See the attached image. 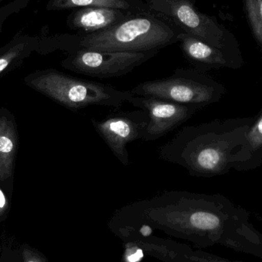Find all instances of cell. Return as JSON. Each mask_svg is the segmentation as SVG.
<instances>
[{
	"label": "cell",
	"instance_id": "obj_1",
	"mask_svg": "<svg viewBox=\"0 0 262 262\" xmlns=\"http://www.w3.org/2000/svg\"><path fill=\"white\" fill-rule=\"evenodd\" d=\"M23 81L28 87L74 112L91 106L118 109L133 97L130 91L75 78L53 69L32 72Z\"/></svg>",
	"mask_w": 262,
	"mask_h": 262
},
{
	"label": "cell",
	"instance_id": "obj_2",
	"mask_svg": "<svg viewBox=\"0 0 262 262\" xmlns=\"http://www.w3.org/2000/svg\"><path fill=\"white\" fill-rule=\"evenodd\" d=\"M178 35L158 18L126 17L110 28L84 35L80 40L79 49L101 52H152L175 43Z\"/></svg>",
	"mask_w": 262,
	"mask_h": 262
},
{
	"label": "cell",
	"instance_id": "obj_3",
	"mask_svg": "<svg viewBox=\"0 0 262 262\" xmlns=\"http://www.w3.org/2000/svg\"><path fill=\"white\" fill-rule=\"evenodd\" d=\"M134 95L152 97L185 105L203 107L216 101L218 84L193 69H177L170 76L140 83L130 90Z\"/></svg>",
	"mask_w": 262,
	"mask_h": 262
},
{
	"label": "cell",
	"instance_id": "obj_4",
	"mask_svg": "<svg viewBox=\"0 0 262 262\" xmlns=\"http://www.w3.org/2000/svg\"><path fill=\"white\" fill-rule=\"evenodd\" d=\"M157 52H101L79 49L63 60L61 66L75 73L93 78H117L130 73Z\"/></svg>",
	"mask_w": 262,
	"mask_h": 262
},
{
	"label": "cell",
	"instance_id": "obj_5",
	"mask_svg": "<svg viewBox=\"0 0 262 262\" xmlns=\"http://www.w3.org/2000/svg\"><path fill=\"white\" fill-rule=\"evenodd\" d=\"M92 125L110 148L118 161L130 164L127 145L143 138L149 122L147 112L142 109L114 112L102 120L92 118Z\"/></svg>",
	"mask_w": 262,
	"mask_h": 262
},
{
	"label": "cell",
	"instance_id": "obj_6",
	"mask_svg": "<svg viewBox=\"0 0 262 262\" xmlns=\"http://www.w3.org/2000/svg\"><path fill=\"white\" fill-rule=\"evenodd\" d=\"M134 107L147 112L149 122L142 140L154 141L164 137L190 119L200 107L172 101L133 95L129 101Z\"/></svg>",
	"mask_w": 262,
	"mask_h": 262
},
{
	"label": "cell",
	"instance_id": "obj_7",
	"mask_svg": "<svg viewBox=\"0 0 262 262\" xmlns=\"http://www.w3.org/2000/svg\"><path fill=\"white\" fill-rule=\"evenodd\" d=\"M154 7L172 17L186 33L220 49L223 32L210 18L197 12L188 0H154Z\"/></svg>",
	"mask_w": 262,
	"mask_h": 262
},
{
	"label": "cell",
	"instance_id": "obj_8",
	"mask_svg": "<svg viewBox=\"0 0 262 262\" xmlns=\"http://www.w3.org/2000/svg\"><path fill=\"white\" fill-rule=\"evenodd\" d=\"M18 143V126L13 114L6 107H0V186L9 194L13 188Z\"/></svg>",
	"mask_w": 262,
	"mask_h": 262
},
{
	"label": "cell",
	"instance_id": "obj_9",
	"mask_svg": "<svg viewBox=\"0 0 262 262\" xmlns=\"http://www.w3.org/2000/svg\"><path fill=\"white\" fill-rule=\"evenodd\" d=\"M40 42L37 36L18 33L0 48V78L19 68L33 52H38Z\"/></svg>",
	"mask_w": 262,
	"mask_h": 262
},
{
	"label": "cell",
	"instance_id": "obj_10",
	"mask_svg": "<svg viewBox=\"0 0 262 262\" xmlns=\"http://www.w3.org/2000/svg\"><path fill=\"white\" fill-rule=\"evenodd\" d=\"M125 11L107 7H85L72 17L74 27L90 33L110 28L126 18Z\"/></svg>",
	"mask_w": 262,
	"mask_h": 262
},
{
	"label": "cell",
	"instance_id": "obj_11",
	"mask_svg": "<svg viewBox=\"0 0 262 262\" xmlns=\"http://www.w3.org/2000/svg\"><path fill=\"white\" fill-rule=\"evenodd\" d=\"M178 40L186 58L195 66H213L226 64L223 53L217 48L188 33H180Z\"/></svg>",
	"mask_w": 262,
	"mask_h": 262
},
{
	"label": "cell",
	"instance_id": "obj_12",
	"mask_svg": "<svg viewBox=\"0 0 262 262\" xmlns=\"http://www.w3.org/2000/svg\"><path fill=\"white\" fill-rule=\"evenodd\" d=\"M77 7H107L127 10L130 5L126 0H49L48 10H61Z\"/></svg>",
	"mask_w": 262,
	"mask_h": 262
},
{
	"label": "cell",
	"instance_id": "obj_13",
	"mask_svg": "<svg viewBox=\"0 0 262 262\" xmlns=\"http://www.w3.org/2000/svg\"><path fill=\"white\" fill-rule=\"evenodd\" d=\"M189 221L195 229L211 230L216 229L220 220L216 215L204 210H193L189 212Z\"/></svg>",
	"mask_w": 262,
	"mask_h": 262
},
{
	"label": "cell",
	"instance_id": "obj_14",
	"mask_svg": "<svg viewBox=\"0 0 262 262\" xmlns=\"http://www.w3.org/2000/svg\"><path fill=\"white\" fill-rule=\"evenodd\" d=\"M246 5L252 30L262 46V0H246Z\"/></svg>",
	"mask_w": 262,
	"mask_h": 262
},
{
	"label": "cell",
	"instance_id": "obj_15",
	"mask_svg": "<svg viewBox=\"0 0 262 262\" xmlns=\"http://www.w3.org/2000/svg\"><path fill=\"white\" fill-rule=\"evenodd\" d=\"M29 2L30 0H13L0 8V33L3 31V26L7 18L19 12L29 4Z\"/></svg>",
	"mask_w": 262,
	"mask_h": 262
},
{
	"label": "cell",
	"instance_id": "obj_16",
	"mask_svg": "<svg viewBox=\"0 0 262 262\" xmlns=\"http://www.w3.org/2000/svg\"><path fill=\"white\" fill-rule=\"evenodd\" d=\"M247 140L252 149H258L262 146V116L248 134Z\"/></svg>",
	"mask_w": 262,
	"mask_h": 262
},
{
	"label": "cell",
	"instance_id": "obj_17",
	"mask_svg": "<svg viewBox=\"0 0 262 262\" xmlns=\"http://www.w3.org/2000/svg\"><path fill=\"white\" fill-rule=\"evenodd\" d=\"M9 207L6 191L0 186V217L3 216L7 212Z\"/></svg>",
	"mask_w": 262,
	"mask_h": 262
},
{
	"label": "cell",
	"instance_id": "obj_18",
	"mask_svg": "<svg viewBox=\"0 0 262 262\" xmlns=\"http://www.w3.org/2000/svg\"><path fill=\"white\" fill-rule=\"evenodd\" d=\"M142 257H143V253H142L141 250H139L138 252L134 254V255H130V256L127 258V259H128L129 262H137L141 259Z\"/></svg>",
	"mask_w": 262,
	"mask_h": 262
},
{
	"label": "cell",
	"instance_id": "obj_19",
	"mask_svg": "<svg viewBox=\"0 0 262 262\" xmlns=\"http://www.w3.org/2000/svg\"><path fill=\"white\" fill-rule=\"evenodd\" d=\"M140 232H141L142 235H145V236H147V235H150L151 229L149 226H143V227L141 228Z\"/></svg>",
	"mask_w": 262,
	"mask_h": 262
},
{
	"label": "cell",
	"instance_id": "obj_20",
	"mask_svg": "<svg viewBox=\"0 0 262 262\" xmlns=\"http://www.w3.org/2000/svg\"><path fill=\"white\" fill-rule=\"evenodd\" d=\"M26 262H38V261H35V260H33V259H29Z\"/></svg>",
	"mask_w": 262,
	"mask_h": 262
},
{
	"label": "cell",
	"instance_id": "obj_21",
	"mask_svg": "<svg viewBox=\"0 0 262 262\" xmlns=\"http://www.w3.org/2000/svg\"><path fill=\"white\" fill-rule=\"evenodd\" d=\"M3 1V0H0V2Z\"/></svg>",
	"mask_w": 262,
	"mask_h": 262
}]
</instances>
